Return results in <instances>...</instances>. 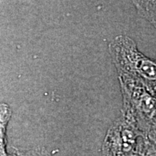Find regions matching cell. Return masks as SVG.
Instances as JSON below:
<instances>
[{
  "mask_svg": "<svg viewBox=\"0 0 156 156\" xmlns=\"http://www.w3.org/2000/svg\"><path fill=\"white\" fill-rule=\"evenodd\" d=\"M110 50L122 77L141 84L156 98V61L141 53L135 42L126 36L116 37Z\"/></svg>",
  "mask_w": 156,
  "mask_h": 156,
  "instance_id": "cell-1",
  "label": "cell"
},
{
  "mask_svg": "<svg viewBox=\"0 0 156 156\" xmlns=\"http://www.w3.org/2000/svg\"><path fill=\"white\" fill-rule=\"evenodd\" d=\"M135 156H156V144L146 135L139 152Z\"/></svg>",
  "mask_w": 156,
  "mask_h": 156,
  "instance_id": "cell-5",
  "label": "cell"
},
{
  "mask_svg": "<svg viewBox=\"0 0 156 156\" xmlns=\"http://www.w3.org/2000/svg\"><path fill=\"white\" fill-rule=\"evenodd\" d=\"M9 156H51L44 147H36L29 151H19L15 149Z\"/></svg>",
  "mask_w": 156,
  "mask_h": 156,
  "instance_id": "cell-6",
  "label": "cell"
},
{
  "mask_svg": "<svg viewBox=\"0 0 156 156\" xmlns=\"http://www.w3.org/2000/svg\"><path fill=\"white\" fill-rule=\"evenodd\" d=\"M146 135L135 122L124 116L107 132L102 156H135Z\"/></svg>",
  "mask_w": 156,
  "mask_h": 156,
  "instance_id": "cell-2",
  "label": "cell"
},
{
  "mask_svg": "<svg viewBox=\"0 0 156 156\" xmlns=\"http://www.w3.org/2000/svg\"><path fill=\"white\" fill-rule=\"evenodd\" d=\"M136 11L156 28V1H133Z\"/></svg>",
  "mask_w": 156,
  "mask_h": 156,
  "instance_id": "cell-3",
  "label": "cell"
},
{
  "mask_svg": "<svg viewBox=\"0 0 156 156\" xmlns=\"http://www.w3.org/2000/svg\"><path fill=\"white\" fill-rule=\"evenodd\" d=\"M11 112L5 104L1 105V156H9L6 151V126L10 117Z\"/></svg>",
  "mask_w": 156,
  "mask_h": 156,
  "instance_id": "cell-4",
  "label": "cell"
}]
</instances>
